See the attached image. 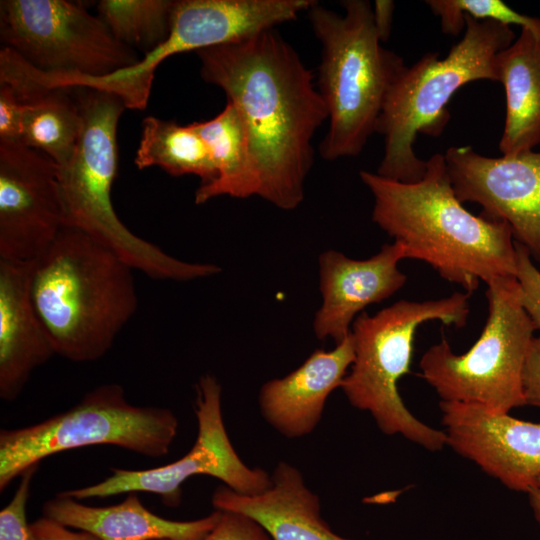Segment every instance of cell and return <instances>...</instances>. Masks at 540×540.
I'll return each instance as SVG.
<instances>
[{"mask_svg":"<svg viewBox=\"0 0 540 540\" xmlns=\"http://www.w3.org/2000/svg\"><path fill=\"white\" fill-rule=\"evenodd\" d=\"M31 528L36 540H101L88 531H72L69 527L46 516L33 521Z\"/></svg>","mask_w":540,"mask_h":540,"instance_id":"32","label":"cell"},{"mask_svg":"<svg viewBox=\"0 0 540 540\" xmlns=\"http://www.w3.org/2000/svg\"><path fill=\"white\" fill-rule=\"evenodd\" d=\"M395 4L390 0H376L372 5L373 23L381 42H386L391 34Z\"/></svg>","mask_w":540,"mask_h":540,"instance_id":"33","label":"cell"},{"mask_svg":"<svg viewBox=\"0 0 540 540\" xmlns=\"http://www.w3.org/2000/svg\"><path fill=\"white\" fill-rule=\"evenodd\" d=\"M196 53L202 79L221 88L242 119L254 195L295 209L313 164V136L328 119L312 72L274 29Z\"/></svg>","mask_w":540,"mask_h":540,"instance_id":"1","label":"cell"},{"mask_svg":"<svg viewBox=\"0 0 540 540\" xmlns=\"http://www.w3.org/2000/svg\"><path fill=\"white\" fill-rule=\"evenodd\" d=\"M354 355L350 332L335 348L316 349L294 371L264 383L258 396L264 419L287 438L310 434L322 417L328 396L341 387Z\"/></svg>","mask_w":540,"mask_h":540,"instance_id":"17","label":"cell"},{"mask_svg":"<svg viewBox=\"0 0 540 540\" xmlns=\"http://www.w3.org/2000/svg\"><path fill=\"white\" fill-rule=\"evenodd\" d=\"M499 82L506 97V117L499 150L514 155L540 144V38L521 29L497 56Z\"/></svg>","mask_w":540,"mask_h":540,"instance_id":"21","label":"cell"},{"mask_svg":"<svg viewBox=\"0 0 540 540\" xmlns=\"http://www.w3.org/2000/svg\"><path fill=\"white\" fill-rule=\"evenodd\" d=\"M534 519L540 530V478L526 492Z\"/></svg>","mask_w":540,"mask_h":540,"instance_id":"34","label":"cell"},{"mask_svg":"<svg viewBox=\"0 0 540 540\" xmlns=\"http://www.w3.org/2000/svg\"><path fill=\"white\" fill-rule=\"evenodd\" d=\"M31 261L0 259V398H18L55 351L30 294Z\"/></svg>","mask_w":540,"mask_h":540,"instance_id":"18","label":"cell"},{"mask_svg":"<svg viewBox=\"0 0 540 540\" xmlns=\"http://www.w3.org/2000/svg\"><path fill=\"white\" fill-rule=\"evenodd\" d=\"M425 3L440 18L442 31L451 36L465 30L464 16H468L510 27L516 25L540 38V18L522 14L500 0H427Z\"/></svg>","mask_w":540,"mask_h":540,"instance_id":"26","label":"cell"},{"mask_svg":"<svg viewBox=\"0 0 540 540\" xmlns=\"http://www.w3.org/2000/svg\"><path fill=\"white\" fill-rule=\"evenodd\" d=\"M135 269L83 231L63 226L31 261L30 294L55 354L102 358L137 310Z\"/></svg>","mask_w":540,"mask_h":540,"instance_id":"3","label":"cell"},{"mask_svg":"<svg viewBox=\"0 0 540 540\" xmlns=\"http://www.w3.org/2000/svg\"><path fill=\"white\" fill-rule=\"evenodd\" d=\"M0 82L8 84L23 104L20 142L43 152L58 166L68 162L82 128L75 89L41 88L2 65Z\"/></svg>","mask_w":540,"mask_h":540,"instance_id":"22","label":"cell"},{"mask_svg":"<svg viewBox=\"0 0 540 540\" xmlns=\"http://www.w3.org/2000/svg\"><path fill=\"white\" fill-rule=\"evenodd\" d=\"M522 392L525 405L540 410V334L530 342L523 370Z\"/></svg>","mask_w":540,"mask_h":540,"instance_id":"31","label":"cell"},{"mask_svg":"<svg viewBox=\"0 0 540 540\" xmlns=\"http://www.w3.org/2000/svg\"><path fill=\"white\" fill-rule=\"evenodd\" d=\"M63 226L57 164L21 142L0 140V259L34 260Z\"/></svg>","mask_w":540,"mask_h":540,"instance_id":"14","label":"cell"},{"mask_svg":"<svg viewBox=\"0 0 540 540\" xmlns=\"http://www.w3.org/2000/svg\"><path fill=\"white\" fill-rule=\"evenodd\" d=\"M446 445L510 490L540 478V423L478 405L440 401Z\"/></svg>","mask_w":540,"mask_h":540,"instance_id":"15","label":"cell"},{"mask_svg":"<svg viewBox=\"0 0 540 540\" xmlns=\"http://www.w3.org/2000/svg\"><path fill=\"white\" fill-rule=\"evenodd\" d=\"M403 259L405 250L397 242L384 244L378 253L363 260L335 250L321 253L318 263L322 304L313 321L316 337L341 342L363 309L400 290L407 281L398 266Z\"/></svg>","mask_w":540,"mask_h":540,"instance_id":"16","label":"cell"},{"mask_svg":"<svg viewBox=\"0 0 540 540\" xmlns=\"http://www.w3.org/2000/svg\"><path fill=\"white\" fill-rule=\"evenodd\" d=\"M515 244L519 300L535 330H540V270L527 249L517 242Z\"/></svg>","mask_w":540,"mask_h":540,"instance_id":"28","label":"cell"},{"mask_svg":"<svg viewBox=\"0 0 540 540\" xmlns=\"http://www.w3.org/2000/svg\"><path fill=\"white\" fill-rule=\"evenodd\" d=\"M126 495L118 504L94 507L59 493L44 503L43 516L101 540H204L221 515L215 509L196 520H170L147 509L137 493Z\"/></svg>","mask_w":540,"mask_h":540,"instance_id":"20","label":"cell"},{"mask_svg":"<svg viewBox=\"0 0 540 540\" xmlns=\"http://www.w3.org/2000/svg\"><path fill=\"white\" fill-rule=\"evenodd\" d=\"M178 419L168 408L129 403L124 388L106 383L74 406L41 422L0 430V491L27 469L59 452L113 445L150 458L168 454Z\"/></svg>","mask_w":540,"mask_h":540,"instance_id":"8","label":"cell"},{"mask_svg":"<svg viewBox=\"0 0 540 540\" xmlns=\"http://www.w3.org/2000/svg\"><path fill=\"white\" fill-rule=\"evenodd\" d=\"M141 137L134 163L139 170L158 166L171 176L195 175L200 185L217 178L210 151L201 137L188 125L154 116L143 119Z\"/></svg>","mask_w":540,"mask_h":540,"instance_id":"24","label":"cell"},{"mask_svg":"<svg viewBox=\"0 0 540 540\" xmlns=\"http://www.w3.org/2000/svg\"><path fill=\"white\" fill-rule=\"evenodd\" d=\"M38 466L30 467L20 476L13 498L0 511V540H36L26 518V506Z\"/></svg>","mask_w":540,"mask_h":540,"instance_id":"27","label":"cell"},{"mask_svg":"<svg viewBox=\"0 0 540 540\" xmlns=\"http://www.w3.org/2000/svg\"><path fill=\"white\" fill-rule=\"evenodd\" d=\"M212 504L216 510L252 518L272 540H351L331 530L321 517L319 497L306 486L301 472L287 462L277 464L264 492L243 495L223 485L214 491Z\"/></svg>","mask_w":540,"mask_h":540,"instance_id":"19","label":"cell"},{"mask_svg":"<svg viewBox=\"0 0 540 540\" xmlns=\"http://www.w3.org/2000/svg\"><path fill=\"white\" fill-rule=\"evenodd\" d=\"M174 4L171 0H101L97 11L117 40L146 55L169 36Z\"/></svg>","mask_w":540,"mask_h":540,"instance_id":"25","label":"cell"},{"mask_svg":"<svg viewBox=\"0 0 540 540\" xmlns=\"http://www.w3.org/2000/svg\"><path fill=\"white\" fill-rule=\"evenodd\" d=\"M207 145L217 169V178L200 185L195 203L203 204L218 196L248 198L254 195V177L247 133L232 103L214 118L189 124Z\"/></svg>","mask_w":540,"mask_h":540,"instance_id":"23","label":"cell"},{"mask_svg":"<svg viewBox=\"0 0 540 540\" xmlns=\"http://www.w3.org/2000/svg\"><path fill=\"white\" fill-rule=\"evenodd\" d=\"M469 297L466 292H455L435 300H400L374 315L362 312L354 320V361L341 388L353 407L369 412L381 432L400 435L429 451L447 446L443 430L427 425L408 410L398 383L410 371L417 328L433 320L445 326H465Z\"/></svg>","mask_w":540,"mask_h":540,"instance_id":"7","label":"cell"},{"mask_svg":"<svg viewBox=\"0 0 540 540\" xmlns=\"http://www.w3.org/2000/svg\"><path fill=\"white\" fill-rule=\"evenodd\" d=\"M464 20L463 37L446 57L426 53L391 85L376 125L384 138L378 175L403 183L419 181L426 160L414 151L418 134L438 137L444 131L450 119L448 103L461 87L477 80L499 82L497 56L515 40V32L493 20Z\"/></svg>","mask_w":540,"mask_h":540,"instance_id":"5","label":"cell"},{"mask_svg":"<svg viewBox=\"0 0 540 540\" xmlns=\"http://www.w3.org/2000/svg\"><path fill=\"white\" fill-rule=\"evenodd\" d=\"M341 5L343 15L317 2L307 11L322 46L318 91L329 128L320 154L330 161L362 152L376 132L391 85L406 67L399 55L382 47L369 1L344 0Z\"/></svg>","mask_w":540,"mask_h":540,"instance_id":"6","label":"cell"},{"mask_svg":"<svg viewBox=\"0 0 540 540\" xmlns=\"http://www.w3.org/2000/svg\"><path fill=\"white\" fill-rule=\"evenodd\" d=\"M486 298L487 320L474 345L459 355L442 339L422 355L420 375L441 401L509 413L525 406L522 370L535 328L515 277L488 285Z\"/></svg>","mask_w":540,"mask_h":540,"instance_id":"9","label":"cell"},{"mask_svg":"<svg viewBox=\"0 0 540 540\" xmlns=\"http://www.w3.org/2000/svg\"><path fill=\"white\" fill-rule=\"evenodd\" d=\"M457 198L479 204L484 216L508 224L515 242L540 264V152L490 157L470 146L444 154Z\"/></svg>","mask_w":540,"mask_h":540,"instance_id":"13","label":"cell"},{"mask_svg":"<svg viewBox=\"0 0 540 540\" xmlns=\"http://www.w3.org/2000/svg\"><path fill=\"white\" fill-rule=\"evenodd\" d=\"M82 128L73 156L57 165L64 226L103 243L135 270L160 280L190 281L211 277L221 268L177 259L131 232L114 210L111 190L117 175V127L126 109L109 93L74 87Z\"/></svg>","mask_w":540,"mask_h":540,"instance_id":"4","label":"cell"},{"mask_svg":"<svg viewBox=\"0 0 540 540\" xmlns=\"http://www.w3.org/2000/svg\"><path fill=\"white\" fill-rule=\"evenodd\" d=\"M314 0H178L167 39L136 64L103 75L78 74L74 83L118 97L126 109L145 110L155 71L167 58L237 42L297 18Z\"/></svg>","mask_w":540,"mask_h":540,"instance_id":"10","label":"cell"},{"mask_svg":"<svg viewBox=\"0 0 540 540\" xmlns=\"http://www.w3.org/2000/svg\"><path fill=\"white\" fill-rule=\"evenodd\" d=\"M204 540H272V538L252 518L237 512L221 511L217 524Z\"/></svg>","mask_w":540,"mask_h":540,"instance_id":"29","label":"cell"},{"mask_svg":"<svg viewBox=\"0 0 540 540\" xmlns=\"http://www.w3.org/2000/svg\"><path fill=\"white\" fill-rule=\"evenodd\" d=\"M0 40L44 72L103 76L140 60L83 2L1 0Z\"/></svg>","mask_w":540,"mask_h":540,"instance_id":"11","label":"cell"},{"mask_svg":"<svg viewBox=\"0 0 540 540\" xmlns=\"http://www.w3.org/2000/svg\"><path fill=\"white\" fill-rule=\"evenodd\" d=\"M221 393V386L213 375L206 374L199 379L195 399L197 437L180 459L145 470L112 468V474L104 480L61 494L79 501L148 492L158 495L164 505L177 507L181 504L183 483L196 475L217 478L243 495L264 492L271 485V476L263 469L248 467L235 451L223 421Z\"/></svg>","mask_w":540,"mask_h":540,"instance_id":"12","label":"cell"},{"mask_svg":"<svg viewBox=\"0 0 540 540\" xmlns=\"http://www.w3.org/2000/svg\"><path fill=\"white\" fill-rule=\"evenodd\" d=\"M374 205L372 220L405 250L407 259L430 265L443 279L474 292L516 278L517 252L504 221L474 215L457 198L443 154L426 160L416 182L403 183L360 171Z\"/></svg>","mask_w":540,"mask_h":540,"instance_id":"2","label":"cell"},{"mask_svg":"<svg viewBox=\"0 0 540 540\" xmlns=\"http://www.w3.org/2000/svg\"><path fill=\"white\" fill-rule=\"evenodd\" d=\"M23 104L15 91L0 82V140H21Z\"/></svg>","mask_w":540,"mask_h":540,"instance_id":"30","label":"cell"}]
</instances>
